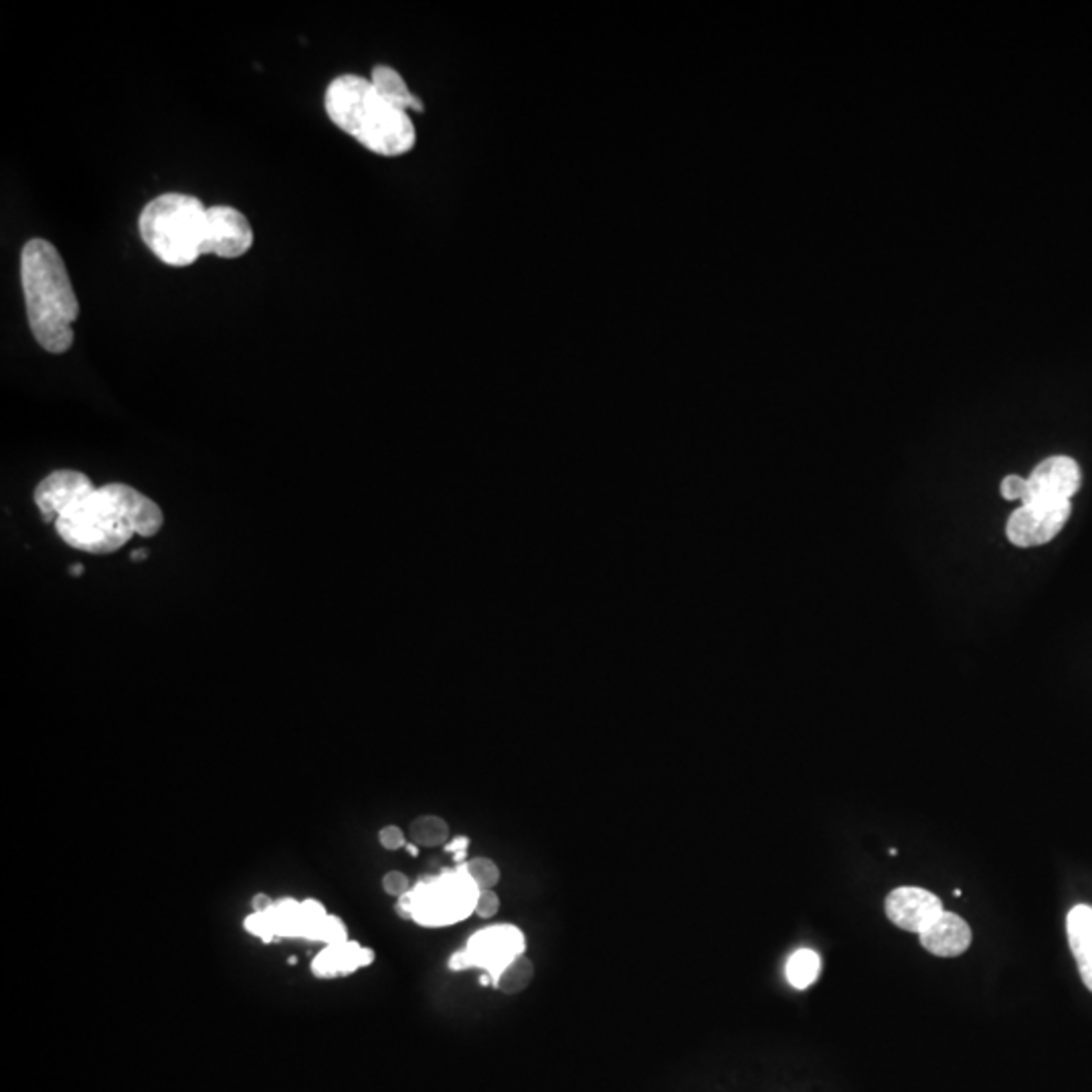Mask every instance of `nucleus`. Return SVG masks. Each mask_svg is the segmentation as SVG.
<instances>
[{"label":"nucleus","mask_w":1092,"mask_h":1092,"mask_svg":"<svg viewBox=\"0 0 1092 1092\" xmlns=\"http://www.w3.org/2000/svg\"><path fill=\"white\" fill-rule=\"evenodd\" d=\"M467 846H470V839L467 837H455L450 844H446V850L450 852H465Z\"/></svg>","instance_id":"obj_28"},{"label":"nucleus","mask_w":1092,"mask_h":1092,"mask_svg":"<svg viewBox=\"0 0 1092 1092\" xmlns=\"http://www.w3.org/2000/svg\"><path fill=\"white\" fill-rule=\"evenodd\" d=\"M921 945L937 957H959L972 945V928L959 915L943 911V915L926 926L921 934Z\"/></svg>","instance_id":"obj_12"},{"label":"nucleus","mask_w":1092,"mask_h":1092,"mask_svg":"<svg viewBox=\"0 0 1092 1092\" xmlns=\"http://www.w3.org/2000/svg\"><path fill=\"white\" fill-rule=\"evenodd\" d=\"M1027 492L1021 504L1070 506L1072 496L1080 490L1082 472L1068 455H1052L1040 461L1025 478Z\"/></svg>","instance_id":"obj_7"},{"label":"nucleus","mask_w":1092,"mask_h":1092,"mask_svg":"<svg viewBox=\"0 0 1092 1092\" xmlns=\"http://www.w3.org/2000/svg\"><path fill=\"white\" fill-rule=\"evenodd\" d=\"M324 108L334 126L374 154L401 156L417 142L409 114L391 106L372 81L360 75L336 77L326 89Z\"/></svg>","instance_id":"obj_3"},{"label":"nucleus","mask_w":1092,"mask_h":1092,"mask_svg":"<svg viewBox=\"0 0 1092 1092\" xmlns=\"http://www.w3.org/2000/svg\"><path fill=\"white\" fill-rule=\"evenodd\" d=\"M21 282L28 326L35 340L51 355L71 349L79 304L64 258L45 239H30L21 252Z\"/></svg>","instance_id":"obj_2"},{"label":"nucleus","mask_w":1092,"mask_h":1092,"mask_svg":"<svg viewBox=\"0 0 1092 1092\" xmlns=\"http://www.w3.org/2000/svg\"><path fill=\"white\" fill-rule=\"evenodd\" d=\"M888 921L898 928L921 934L943 915V902L932 892L919 886L894 888L884 904Z\"/></svg>","instance_id":"obj_10"},{"label":"nucleus","mask_w":1092,"mask_h":1092,"mask_svg":"<svg viewBox=\"0 0 1092 1092\" xmlns=\"http://www.w3.org/2000/svg\"><path fill=\"white\" fill-rule=\"evenodd\" d=\"M96 486L77 470H57L43 478L35 488V504L45 522H57L68 508L83 500Z\"/></svg>","instance_id":"obj_11"},{"label":"nucleus","mask_w":1092,"mask_h":1092,"mask_svg":"<svg viewBox=\"0 0 1092 1092\" xmlns=\"http://www.w3.org/2000/svg\"><path fill=\"white\" fill-rule=\"evenodd\" d=\"M379 839H381V846L387 850H399L404 846V833L397 826H389L381 830Z\"/></svg>","instance_id":"obj_25"},{"label":"nucleus","mask_w":1092,"mask_h":1092,"mask_svg":"<svg viewBox=\"0 0 1092 1092\" xmlns=\"http://www.w3.org/2000/svg\"><path fill=\"white\" fill-rule=\"evenodd\" d=\"M407 852H409L411 856H419V848H417V844H409V846H407Z\"/></svg>","instance_id":"obj_31"},{"label":"nucleus","mask_w":1092,"mask_h":1092,"mask_svg":"<svg viewBox=\"0 0 1092 1092\" xmlns=\"http://www.w3.org/2000/svg\"><path fill=\"white\" fill-rule=\"evenodd\" d=\"M374 961L372 949H364L355 941H347L340 945H328L311 963V973L322 979H330L336 975H349L356 972L358 967H366Z\"/></svg>","instance_id":"obj_13"},{"label":"nucleus","mask_w":1092,"mask_h":1092,"mask_svg":"<svg viewBox=\"0 0 1092 1092\" xmlns=\"http://www.w3.org/2000/svg\"><path fill=\"white\" fill-rule=\"evenodd\" d=\"M820 972H822V959L811 949H799L787 961V981L797 989L809 987L818 979Z\"/></svg>","instance_id":"obj_16"},{"label":"nucleus","mask_w":1092,"mask_h":1092,"mask_svg":"<svg viewBox=\"0 0 1092 1092\" xmlns=\"http://www.w3.org/2000/svg\"><path fill=\"white\" fill-rule=\"evenodd\" d=\"M1078 972H1080V977H1082L1084 985L1092 991V957L1078 963Z\"/></svg>","instance_id":"obj_27"},{"label":"nucleus","mask_w":1092,"mask_h":1092,"mask_svg":"<svg viewBox=\"0 0 1092 1092\" xmlns=\"http://www.w3.org/2000/svg\"><path fill=\"white\" fill-rule=\"evenodd\" d=\"M498 909H500V898H498V894H496L492 888L480 890V892H478L476 909H474V913H476L478 917L490 919V917H494V915L498 913Z\"/></svg>","instance_id":"obj_22"},{"label":"nucleus","mask_w":1092,"mask_h":1092,"mask_svg":"<svg viewBox=\"0 0 1092 1092\" xmlns=\"http://www.w3.org/2000/svg\"><path fill=\"white\" fill-rule=\"evenodd\" d=\"M535 977V965L526 955H518L512 963H508L502 973L498 975L494 985L504 993H520L524 991L530 981Z\"/></svg>","instance_id":"obj_17"},{"label":"nucleus","mask_w":1092,"mask_h":1092,"mask_svg":"<svg viewBox=\"0 0 1092 1092\" xmlns=\"http://www.w3.org/2000/svg\"><path fill=\"white\" fill-rule=\"evenodd\" d=\"M522 953L524 934L516 926H490L476 932L467 947L450 959V967L453 972L480 967L494 983L504 967Z\"/></svg>","instance_id":"obj_6"},{"label":"nucleus","mask_w":1092,"mask_h":1092,"mask_svg":"<svg viewBox=\"0 0 1092 1092\" xmlns=\"http://www.w3.org/2000/svg\"><path fill=\"white\" fill-rule=\"evenodd\" d=\"M370 81H372V85L377 87V91L381 93V96H383L391 106H395V108H399V110H403V112H407V114H409V112H419V114H421V112L425 110V108H423V102H421L417 96H413L411 89H409V85L404 83V79L401 77V73L395 71L393 68L377 66V68L372 70Z\"/></svg>","instance_id":"obj_14"},{"label":"nucleus","mask_w":1092,"mask_h":1092,"mask_svg":"<svg viewBox=\"0 0 1092 1092\" xmlns=\"http://www.w3.org/2000/svg\"><path fill=\"white\" fill-rule=\"evenodd\" d=\"M465 852H455V862H463L465 860Z\"/></svg>","instance_id":"obj_32"},{"label":"nucleus","mask_w":1092,"mask_h":1092,"mask_svg":"<svg viewBox=\"0 0 1092 1092\" xmlns=\"http://www.w3.org/2000/svg\"><path fill=\"white\" fill-rule=\"evenodd\" d=\"M70 573H71L73 577H81V573H83V567H81V565H73V567L70 569Z\"/></svg>","instance_id":"obj_30"},{"label":"nucleus","mask_w":1092,"mask_h":1092,"mask_svg":"<svg viewBox=\"0 0 1092 1092\" xmlns=\"http://www.w3.org/2000/svg\"><path fill=\"white\" fill-rule=\"evenodd\" d=\"M144 558H146V550H134V552H132V560H134V563H142Z\"/></svg>","instance_id":"obj_29"},{"label":"nucleus","mask_w":1092,"mask_h":1092,"mask_svg":"<svg viewBox=\"0 0 1092 1092\" xmlns=\"http://www.w3.org/2000/svg\"><path fill=\"white\" fill-rule=\"evenodd\" d=\"M207 207L191 195L168 193L150 201L140 214V235L163 263L186 267L203 256Z\"/></svg>","instance_id":"obj_4"},{"label":"nucleus","mask_w":1092,"mask_h":1092,"mask_svg":"<svg viewBox=\"0 0 1092 1092\" xmlns=\"http://www.w3.org/2000/svg\"><path fill=\"white\" fill-rule=\"evenodd\" d=\"M273 904L275 902L267 894H256L254 900H252V909H254V913L263 915V913H269L273 909Z\"/></svg>","instance_id":"obj_26"},{"label":"nucleus","mask_w":1092,"mask_h":1092,"mask_svg":"<svg viewBox=\"0 0 1092 1092\" xmlns=\"http://www.w3.org/2000/svg\"><path fill=\"white\" fill-rule=\"evenodd\" d=\"M1072 514L1070 506H1038L1021 504L1008 520L1006 535L1012 545L1027 548L1042 546L1054 541L1067 526Z\"/></svg>","instance_id":"obj_9"},{"label":"nucleus","mask_w":1092,"mask_h":1092,"mask_svg":"<svg viewBox=\"0 0 1092 1092\" xmlns=\"http://www.w3.org/2000/svg\"><path fill=\"white\" fill-rule=\"evenodd\" d=\"M254 247V229L247 216L227 205L207 209L203 256L235 260Z\"/></svg>","instance_id":"obj_8"},{"label":"nucleus","mask_w":1092,"mask_h":1092,"mask_svg":"<svg viewBox=\"0 0 1092 1092\" xmlns=\"http://www.w3.org/2000/svg\"><path fill=\"white\" fill-rule=\"evenodd\" d=\"M1068 930V943L1076 963H1082L1092 957V907L1088 904H1078L1067 919Z\"/></svg>","instance_id":"obj_15"},{"label":"nucleus","mask_w":1092,"mask_h":1092,"mask_svg":"<svg viewBox=\"0 0 1092 1092\" xmlns=\"http://www.w3.org/2000/svg\"><path fill=\"white\" fill-rule=\"evenodd\" d=\"M347 934V926L342 923L338 917H326L311 934V941H324L328 945H340V943H347L349 939Z\"/></svg>","instance_id":"obj_20"},{"label":"nucleus","mask_w":1092,"mask_h":1092,"mask_svg":"<svg viewBox=\"0 0 1092 1092\" xmlns=\"http://www.w3.org/2000/svg\"><path fill=\"white\" fill-rule=\"evenodd\" d=\"M1000 490H1002V496L1006 498V500H1018L1021 504L1025 500L1027 482H1025V478H1020V476H1008V478H1004Z\"/></svg>","instance_id":"obj_24"},{"label":"nucleus","mask_w":1092,"mask_h":1092,"mask_svg":"<svg viewBox=\"0 0 1092 1092\" xmlns=\"http://www.w3.org/2000/svg\"><path fill=\"white\" fill-rule=\"evenodd\" d=\"M383 888H385L387 894L401 898L411 890V882L403 872H389V874H385V878H383Z\"/></svg>","instance_id":"obj_23"},{"label":"nucleus","mask_w":1092,"mask_h":1092,"mask_svg":"<svg viewBox=\"0 0 1092 1092\" xmlns=\"http://www.w3.org/2000/svg\"><path fill=\"white\" fill-rule=\"evenodd\" d=\"M411 837L417 846L423 848L444 846L450 837V828L442 818L423 816L411 824Z\"/></svg>","instance_id":"obj_18"},{"label":"nucleus","mask_w":1092,"mask_h":1092,"mask_svg":"<svg viewBox=\"0 0 1092 1092\" xmlns=\"http://www.w3.org/2000/svg\"><path fill=\"white\" fill-rule=\"evenodd\" d=\"M245 928H247L249 932L258 934V937H261V941H265V943H269V941H273V939L277 937L275 930H273V923H271L269 913H263V915L254 913L252 917H247V919H245Z\"/></svg>","instance_id":"obj_21"},{"label":"nucleus","mask_w":1092,"mask_h":1092,"mask_svg":"<svg viewBox=\"0 0 1092 1092\" xmlns=\"http://www.w3.org/2000/svg\"><path fill=\"white\" fill-rule=\"evenodd\" d=\"M465 874L472 878V882L480 890L494 888L498 884V880H500V870H498V866L488 858H476L472 862H467L465 864Z\"/></svg>","instance_id":"obj_19"},{"label":"nucleus","mask_w":1092,"mask_h":1092,"mask_svg":"<svg viewBox=\"0 0 1092 1092\" xmlns=\"http://www.w3.org/2000/svg\"><path fill=\"white\" fill-rule=\"evenodd\" d=\"M165 524L163 508L128 484L96 488L55 522L59 539L89 554H112L134 535L150 539Z\"/></svg>","instance_id":"obj_1"},{"label":"nucleus","mask_w":1092,"mask_h":1092,"mask_svg":"<svg viewBox=\"0 0 1092 1092\" xmlns=\"http://www.w3.org/2000/svg\"><path fill=\"white\" fill-rule=\"evenodd\" d=\"M480 888L465 874V866L425 880L399 898L397 911L425 926L453 925L476 909Z\"/></svg>","instance_id":"obj_5"}]
</instances>
